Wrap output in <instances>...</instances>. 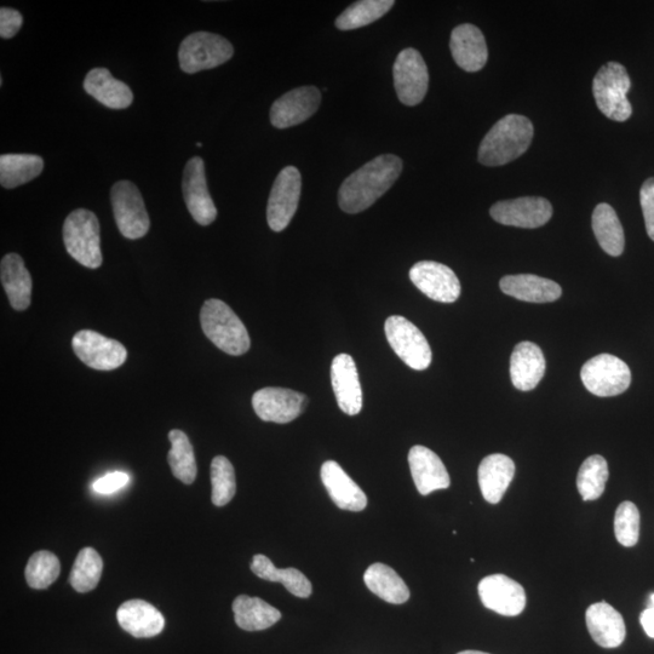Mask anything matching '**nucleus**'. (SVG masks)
<instances>
[{
  "mask_svg": "<svg viewBox=\"0 0 654 654\" xmlns=\"http://www.w3.org/2000/svg\"><path fill=\"white\" fill-rule=\"evenodd\" d=\"M83 86L86 93L108 108L125 109L133 105V91L114 78L107 68L91 70L86 74Z\"/></svg>",
  "mask_w": 654,
  "mask_h": 654,
  "instance_id": "obj_27",
  "label": "nucleus"
},
{
  "mask_svg": "<svg viewBox=\"0 0 654 654\" xmlns=\"http://www.w3.org/2000/svg\"><path fill=\"white\" fill-rule=\"evenodd\" d=\"M457 654H489V653L480 652V651H463Z\"/></svg>",
  "mask_w": 654,
  "mask_h": 654,
  "instance_id": "obj_46",
  "label": "nucleus"
},
{
  "mask_svg": "<svg viewBox=\"0 0 654 654\" xmlns=\"http://www.w3.org/2000/svg\"><path fill=\"white\" fill-rule=\"evenodd\" d=\"M450 48L453 60L469 73L483 70L489 59L484 34L474 25L456 27L451 34Z\"/></svg>",
  "mask_w": 654,
  "mask_h": 654,
  "instance_id": "obj_21",
  "label": "nucleus"
},
{
  "mask_svg": "<svg viewBox=\"0 0 654 654\" xmlns=\"http://www.w3.org/2000/svg\"><path fill=\"white\" fill-rule=\"evenodd\" d=\"M648 607H654V593L650 596V605Z\"/></svg>",
  "mask_w": 654,
  "mask_h": 654,
  "instance_id": "obj_47",
  "label": "nucleus"
},
{
  "mask_svg": "<svg viewBox=\"0 0 654 654\" xmlns=\"http://www.w3.org/2000/svg\"><path fill=\"white\" fill-rule=\"evenodd\" d=\"M72 347L86 366L100 371L116 370L128 358V352L122 343L93 330L77 332L73 336Z\"/></svg>",
  "mask_w": 654,
  "mask_h": 654,
  "instance_id": "obj_12",
  "label": "nucleus"
},
{
  "mask_svg": "<svg viewBox=\"0 0 654 654\" xmlns=\"http://www.w3.org/2000/svg\"><path fill=\"white\" fill-rule=\"evenodd\" d=\"M533 125L520 114L498 120L484 137L479 148V162L485 166H502L518 159L531 146Z\"/></svg>",
  "mask_w": 654,
  "mask_h": 654,
  "instance_id": "obj_2",
  "label": "nucleus"
},
{
  "mask_svg": "<svg viewBox=\"0 0 654 654\" xmlns=\"http://www.w3.org/2000/svg\"><path fill=\"white\" fill-rule=\"evenodd\" d=\"M118 623L137 639L154 638L162 633L165 619L162 612L147 601L129 600L118 608Z\"/></svg>",
  "mask_w": 654,
  "mask_h": 654,
  "instance_id": "obj_23",
  "label": "nucleus"
},
{
  "mask_svg": "<svg viewBox=\"0 0 654 654\" xmlns=\"http://www.w3.org/2000/svg\"><path fill=\"white\" fill-rule=\"evenodd\" d=\"M250 569L257 577L268 582H278L297 598L307 599L312 594V583L296 569H277L266 555L257 554L252 559Z\"/></svg>",
  "mask_w": 654,
  "mask_h": 654,
  "instance_id": "obj_32",
  "label": "nucleus"
},
{
  "mask_svg": "<svg viewBox=\"0 0 654 654\" xmlns=\"http://www.w3.org/2000/svg\"><path fill=\"white\" fill-rule=\"evenodd\" d=\"M321 481L336 506L349 512L367 507V497L359 485L335 461H327L320 470Z\"/></svg>",
  "mask_w": 654,
  "mask_h": 654,
  "instance_id": "obj_22",
  "label": "nucleus"
},
{
  "mask_svg": "<svg viewBox=\"0 0 654 654\" xmlns=\"http://www.w3.org/2000/svg\"><path fill=\"white\" fill-rule=\"evenodd\" d=\"M61 564L59 558L48 550H40L31 556L26 566L27 584L32 589H47L59 578Z\"/></svg>",
  "mask_w": 654,
  "mask_h": 654,
  "instance_id": "obj_39",
  "label": "nucleus"
},
{
  "mask_svg": "<svg viewBox=\"0 0 654 654\" xmlns=\"http://www.w3.org/2000/svg\"><path fill=\"white\" fill-rule=\"evenodd\" d=\"M608 466L604 457L594 455L587 458L579 469L577 487L583 501H596L606 489Z\"/></svg>",
  "mask_w": 654,
  "mask_h": 654,
  "instance_id": "obj_38",
  "label": "nucleus"
},
{
  "mask_svg": "<svg viewBox=\"0 0 654 654\" xmlns=\"http://www.w3.org/2000/svg\"><path fill=\"white\" fill-rule=\"evenodd\" d=\"M499 285L504 294L531 303L554 302L562 295L558 283L532 274L507 275Z\"/></svg>",
  "mask_w": 654,
  "mask_h": 654,
  "instance_id": "obj_28",
  "label": "nucleus"
},
{
  "mask_svg": "<svg viewBox=\"0 0 654 654\" xmlns=\"http://www.w3.org/2000/svg\"><path fill=\"white\" fill-rule=\"evenodd\" d=\"M394 4L393 0H361L338 16L336 27L341 31H352L374 24L386 15Z\"/></svg>",
  "mask_w": 654,
  "mask_h": 654,
  "instance_id": "obj_36",
  "label": "nucleus"
},
{
  "mask_svg": "<svg viewBox=\"0 0 654 654\" xmlns=\"http://www.w3.org/2000/svg\"><path fill=\"white\" fill-rule=\"evenodd\" d=\"M403 172V160L394 154L372 159L342 183L338 204L347 214H359L386 194Z\"/></svg>",
  "mask_w": 654,
  "mask_h": 654,
  "instance_id": "obj_1",
  "label": "nucleus"
},
{
  "mask_svg": "<svg viewBox=\"0 0 654 654\" xmlns=\"http://www.w3.org/2000/svg\"><path fill=\"white\" fill-rule=\"evenodd\" d=\"M410 279L424 295L441 303H453L461 295V283L455 272L443 263L422 261L411 268Z\"/></svg>",
  "mask_w": 654,
  "mask_h": 654,
  "instance_id": "obj_15",
  "label": "nucleus"
},
{
  "mask_svg": "<svg viewBox=\"0 0 654 654\" xmlns=\"http://www.w3.org/2000/svg\"><path fill=\"white\" fill-rule=\"evenodd\" d=\"M0 279L11 307L15 311H26L31 304L33 283L20 255L9 254L3 257L0 263Z\"/></svg>",
  "mask_w": 654,
  "mask_h": 654,
  "instance_id": "obj_29",
  "label": "nucleus"
},
{
  "mask_svg": "<svg viewBox=\"0 0 654 654\" xmlns=\"http://www.w3.org/2000/svg\"><path fill=\"white\" fill-rule=\"evenodd\" d=\"M640 623L642 628H644L645 633L654 639V607H647L644 612L641 613Z\"/></svg>",
  "mask_w": 654,
  "mask_h": 654,
  "instance_id": "obj_45",
  "label": "nucleus"
},
{
  "mask_svg": "<svg viewBox=\"0 0 654 654\" xmlns=\"http://www.w3.org/2000/svg\"><path fill=\"white\" fill-rule=\"evenodd\" d=\"M390 347L413 370L423 371L432 364L433 354L426 336L416 325L400 315H392L384 326Z\"/></svg>",
  "mask_w": 654,
  "mask_h": 654,
  "instance_id": "obj_7",
  "label": "nucleus"
},
{
  "mask_svg": "<svg viewBox=\"0 0 654 654\" xmlns=\"http://www.w3.org/2000/svg\"><path fill=\"white\" fill-rule=\"evenodd\" d=\"M481 602L489 610L506 617L519 616L526 606V594L522 585L504 575H493L479 583Z\"/></svg>",
  "mask_w": 654,
  "mask_h": 654,
  "instance_id": "obj_18",
  "label": "nucleus"
},
{
  "mask_svg": "<svg viewBox=\"0 0 654 654\" xmlns=\"http://www.w3.org/2000/svg\"><path fill=\"white\" fill-rule=\"evenodd\" d=\"M44 170V160L36 154H3L0 157V183L7 189L25 185Z\"/></svg>",
  "mask_w": 654,
  "mask_h": 654,
  "instance_id": "obj_34",
  "label": "nucleus"
},
{
  "mask_svg": "<svg viewBox=\"0 0 654 654\" xmlns=\"http://www.w3.org/2000/svg\"><path fill=\"white\" fill-rule=\"evenodd\" d=\"M111 203L119 232L131 240L145 237L151 220L139 188L130 181L117 182L111 189Z\"/></svg>",
  "mask_w": 654,
  "mask_h": 654,
  "instance_id": "obj_8",
  "label": "nucleus"
},
{
  "mask_svg": "<svg viewBox=\"0 0 654 654\" xmlns=\"http://www.w3.org/2000/svg\"><path fill=\"white\" fill-rule=\"evenodd\" d=\"M130 476L123 472L109 473L96 480L93 490L100 495H111V493L122 490L129 484Z\"/></svg>",
  "mask_w": 654,
  "mask_h": 654,
  "instance_id": "obj_44",
  "label": "nucleus"
},
{
  "mask_svg": "<svg viewBox=\"0 0 654 654\" xmlns=\"http://www.w3.org/2000/svg\"><path fill=\"white\" fill-rule=\"evenodd\" d=\"M169 440L171 450L168 461L172 474L183 484L192 485L197 478L198 468L191 441L186 433L179 429L171 430Z\"/></svg>",
  "mask_w": 654,
  "mask_h": 654,
  "instance_id": "obj_35",
  "label": "nucleus"
},
{
  "mask_svg": "<svg viewBox=\"0 0 654 654\" xmlns=\"http://www.w3.org/2000/svg\"><path fill=\"white\" fill-rule=\"evenodd\" d=\"M197 147H203L202 143L198 142Z\"/></svg>",
  "mask_w": 654,
  "mask_h": 654,
  "instance_id": "obj_48",
  "label": "nucleus"
},
{
  "mask_svg": "<svg viewBox=\"0 0 654 654\" xmlns=\"http://www.w3.org/2000/svg\"><path fill=\"white\" fill-rule=\"evenodd\" d=\"M615 535L623 547H634L640 537V512L633 502L619 504L615 515Z\"/></svg>",
  "mask_w": 654,
  "mask_h": 654,
  "instance_id": "obj_41",
  "label": "nucleus"
},
{
  "mask_svg": "<svg viewBox=\"0 0 654 654\" xmlns=\"http://www.w3.org/2000/svg\"><path fill=\"white\" fill-rule=\"evenodd\" d=\"M411 475L422 496L438 490L449 489L451 479L443 461L435 452L421 445L413 446L409 452Z\"/></svg>",
  "mask_w": 654,
  "mask_h": 654,
  "instance_id": "obj_20",
  "label": "nucleus"
},
{
  "mask_svg": "<svg viewBox=\"0 0 654 654\" xmlns=\"http://www.w3.org/2000/svg\"><path fill=\"white\" fill-rule=\"evenodd\" d=\"M585 618L589 634L596 644L604 648H616L623 644L627 635L624 619L621 613L607 602L590 606Z\"/></svg>",
  "mask_w": 654,
  "mask_h": 654,
  "instance_id": "obj_24",
  "label": "nucleus"
},
{
  "mask_svg": "<svg viewBox=\"0 0 654 654\" xmlns=\"http://www.w3.org/2000/svg\"><path fill=\"white\" fill-rule=\"evenodd\" d=\"M331 382L340 409L349 416H357L363 409V389L351 355L340 354L332 360Z\"/></svg>",
  "mask_w": 654,
  "mask_h": 654,
  "instance_id": "obj_19",
  "label": "nucleus"
},
{
  "mask_svg": "<svg viewBox=\"0 0 654 654\" xmlns=\"http://www.w3.org/2000/svg\"><path fill=\"white\" fill-rule=\"evenodd\" d=\"M235 623L246 631H261L273 627L281 619L277 608L260 598L240 595L233 602Z\"/></svg>",
  "mask_w": 654,
  "mask_h": 654,
  "instance_id": "obj_30",
  "label": "nucleus"
},
{
  "mask_svg": "<svg viewBox=\"0 0 654 654\" xmlns=\"http://www.w3.org/2000/svg\"><path fill=\"white\" fill-rule=\"evenodd\" d=\"M24 17L13 8L0 9V37L10 39L19 33Z\"/></svg>",
  "mask_w": 654,
  "mask_h": 654,
  "instance_id": "obj_43",
  "label": "nucleus"
},
{
  "mask_svg": "<svg viewBox=\"0 0 654 654\" xmlns=\"http://www.w3.org/2000/svg\"><path fill=\"white\" fill-rule=\"evenodd\" d=\"M394 86L401 103L417 106L427 95L429 73L426 62L416 49H405L393 67Z\"/></svg>",
  "mask_w": 654,
  "mask_h": 654,
  "instance_id": "obj_11",
  "label": "nucleus"
},
{
  "mask_svg": "<svg viewBox=\"0 0 654 654\" xmlns=\"http://www.w3.org/2000/svg\"><path fill=\"white\" fill-rule=\"evenodd\" d=\"M515 464L512 458L493 453L484 458L478 470L479 486L487 502L497 504L502 501L514 479Z\"/></svg>",
  "mask_w": 654,
  "mask_h": 654,
  "instance_id": "obj_26",
  "label": "nucleus"
},
{
  "mask_svg": "<svg viewBox=\"0 0 654 654\" xmlns=\"http://www.w3.org/2000/svg\"><path fill=\"white\" fill-rule=\"evenodd\" d=\"M212 503L225 507L237 492V480L232 463L228 458L217 456L211 463Z\"/></svg>",
  "mask_w": 654,
  "mask_h": 654,
  "instance_id": "obj_40",
  "label": "nucleus"
},
{
  "mask_svg": "<svg viewBox=\"0 0 654 654\" xmlns=\"http://www.w3.org/2000/svg\"><path fill=\"white\" fill-rule=\"evenodd\" d=\"M490 214L501 225L535 229L549 222L553 206L544 198L525 197L498 202L492 206Z\"/></svg>",
  "mask_w": 654,
  "mask_h": 654,
  "instance_id": "obj_16",
  "label": "nucleus"
},
{
  "mask_svg": "<svg viewBox=\"0 0 654 654\" xmlns=\"http://www.w3.org/2000/svg\"><path fill=\"white\" fill-rule=\"evenodd\" d=\"M233 54V45L226 38L210 32H195L180 45V67L188 74L212 70L231 60Z\"/></svg>",
  "mask_w": 654,
  "mask_h": 654,
  "instance_id": "obj_6",
  "label": "nucleus"
},
{
  "mask_svg": "<svg viewBox=\"0 0 654 654\" xmlns=\"http://www.w3.org/2000/svg\"><path fill=\"white\" fill-rule=\"evenodd\" d=\"M103 570V561L93 548L80 550L72 567L70 583L78 593H89L99 584Z\"/></svg>",
  "mask_w": 654,
  "mask_h": 654,
  "instance_id": "obj_37",
  "label": "nucleus"
},
{
  "mask_svg": "<svg viewBox=\"0 0 654 654\" xmlns=\"http://www.w3.org/2000/svg\"><path fill=\"white\" fill-rule=\"evenodd\" d=\"M364 582L372 593L389 604L401 605L410 599V590L404 579L389 566L380 562L366 570Z\"/></svg>",
  "mask_w": 654,
  "mask_h": 654,
  "instance_id": "obj_31",
  "label": "nucleus"
},
{
  "mask_svg": "<svg viewBox=\"0 0 654 654\" xmlns=\"http://www.w3.org/2000/svg\"><path fill=\"white\" fill-rule=\"evenodd\" d=\"M256 415L265 422L285 424L295 421L307 407V398L295 390L268 387L252 397Z\"/></svg>",
  "mask_w": 654,
  "mask_h": 654,
  "instance_id": "obj_14",
  "label": "nucleus"
},
{
  "mask_svg": "<svg viewBox=\"0 0 654 654\" xmlns=\"http://www.w3.org/2000/svg\"><path fill=\"white\" fill-rule=\"evenodd\" d=\"M631 80L625 67L618 62L602 66L593 82L596 105L602 114L615 122H627L633 114L628 100Z\"/></svg>",
  "mask_w": 654,
  "mask_h": 654,
  "instance_id": "obj_5",
  "label": "nucleus"
},
{
  "mask_svg": "<svg viewBox=\"0 0 654 654\" xmlns=\"http://www.w3.org/2000/svg\"><path fill=\"white\" fill-rule=\"evenodd\" d=\"M183 198L189 214L200 226H210L216 220L217 209L206 183L204 160L194 157L188 160L183 171Z\"/></svg>",
  "mask_w": 654,
  "mask_h": 654,
  "instance_id": "obj_13",
  "label": "nucleus"
},
{
  "mask_svg": "<svg viewBox=\"0 0 654 654\" xmlns=\"http://www.w3.org/2000/svg\"><path fill=\"white\" fill-rule=\"evenodd\" d=\"M545 359L542 349L532 342H521L510 358V378L516 389L530 392L542 381Z\"/></svg>",
  "mask_w": 654,
  "mask_h": 654,
  "instance_id": "obj_25",
  "label": "nucleus"
},
{
  "mask_svg": "<svg viewBox=\"0 0 654 654\" xmlns=\"http://www.w3.org/2000/svg\"><path fill=\"white\" fill-rule=\"evenodd\" d=\"M302 177L295 166L280 171L267 205V221L274 232H283L294 218L300 203Z\"/></svg>",
  "mask_w": 654,
  "mask_h": 654,
  "instance_id": "obj_10",
  "label": "nucleus"
},
{
  "mask_svg": "<svg viewBox=\"0 0 654 654\" xmlns=\"http://www.w3.org/2000/svg\"><path fill=\"white\" fill-rule=\"evenodd\" d=\"M640 203L644 212L648 237L654 242V179H648L641 187Z\"/></svg>",
  "mask_w": 654,
  "mask_h": 654,
  "instance_id": "obj_42",
  "label": "nucleus"
},
{
  "mask_svg": "<svg viewBox=\"0 0 654 654\" xmlns=\"http://www.w3.org/2000/svg\"><path fill=\"white\" fill-rule=\"evenodd\" d=\"M200 323L205 336L222 352L240 357L250 351L248 330L225 302L216 298L206 301L200 311Z\"/></svg>",
  "mask_w": 654,
  "mask_h": 654,
  "instance_id": "obj_3",
  "label": "nucleus"
},
{
  "mask_svg": "<svg viewBox=\"0 0 654 654\" xmlns=\"http://www.w3.org/2000/svg\"><path fill=\"white\" fill-rule=\"evenodd\" d=\"M320 102L321 93L315 86H301L291 90L273 103L271 123L277 129L302 124L317 113Z\"/></svg>",
  "mask_w": 654,
  "mask_h": 654,
  "instance_id": "obj_17",
  "label": "nucleus"
},
{
  "mask_svg": "<svg viewBox=\"0 0 654 654\" xmlns=\"http://www.w3.org/2000/svg\"><path fill=\"white\" fill-rule=\"evenodd\" d=\"M581 378L585 388L596 397H616L630 387L631 372L622 359L600 354L583 365Z\"/></svg>",
  "mask_w": 654,
  "mask_h": 654,
  "instance_id": "obj_9",
  "label": "nucleus"
},
{
  "mask_svg": "<svg viewBox=\"0 0 654 654\" xmlns=\"http://www.w3.org/2000/svg\"><path fill=\"white\" fill-rule=\"evenodd\" d=\"M63 243L80 265L97 269L102 266L100 223L93 211L78 209L63 223Z\"/></svg>",
  "mask_w": 654,
  "mask_h": 654,
  "instance_id": "obj_4",
  "label": "nucleus"
},
{
  "mask_svg": "<svg viewBox=\"0 0 654 654\" xmlns=\"http://www.w3.org/2000/svg\"><path fill=\"white\" fill-rule=\"evenodd\" d=\"M593 231L602 250L618 257L625 246L624 231L615 209L608 204H599L593 212Z\"/></svg>",
  "mask_w": 654,
  "mask_h": 654,
  "instance_id": "obj_33",
  "label": "nucleus"
}]
</instances>
